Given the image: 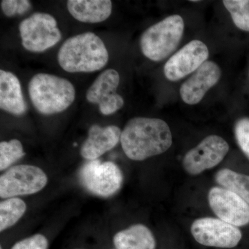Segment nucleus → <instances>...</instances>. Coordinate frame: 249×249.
I'll return each mask as SVG.
<instances>
[{"mask_svg":"<svg viewBox=\"0 0 249 249\" xmlns=\"http://www.w3.org/2000/svg\"><path fill=\"white\" fill-rule=\"evenodd\" d=\"M120 142L129 160L141 161L169 150L173 136L169 126L162 119L136 117L124 126Z\"/></svg>","mask_w":249,"mask_h":249,"instance_id":"nucleus-1","label":"nucleus"},{"mask_svg":"<svg viewBox=\"0 0 249 249\" xmlns=\"http://www.w3.org/2000/svg\"><path fill=\"white\" fill-rule=\"evenodd\" d=\"M58 61L65 71L89 73L106 66L109 53L97 35L86 32L70 37L62 44L58 51Z\"/></svg>","mask_w":249,"mask_h":249,"instance_id":"nucleus-2","label":"nucleus"},{"mask_svg":"<svg viewBox=\"0 0 249 249\" xmlns=\"http://www.w3.org/2000/svg\"><path fill=\"white\" fill-rule=\"evenodd\" d=\"M29 93L34 107L44 115L66 110L76 98V90L70 80L48 73H37L31 78Z\"/></svg>","mask_w":249,"mask_h":249,"instance_id":"nucleus-3","label":"nucleus"},{"mask_svg":"<svg viewBox=\"0 0 249 249\" xmlns=\"http://www.w3.org/2000/svg\"><path fill=\"white\" fill-rule=\"evenodd\" d=\"M184 31V22L179 15L168 16L144 31L141 49L152 61L165 60L179 45Z\"/></svg>","mask_w":249,"mask_h":249,"instance_id":"nucleus-4","label":"nucleus"},{"mask_svg":"<svg viewBox=\"0 0 249 249\" xmlns=\"http://www.w3.org/2000/svg\"><path fill=\"white\" fill-rule=\"evenodd\" d=\"M24 48L34 53L43 52L56 45L62 38L56 19L45 13H36L19 26Z\"/></svg>","mask_w":249,"mask_h":249,"instance_id":"nucleus-5","label":"nucleus"},{"mask_svg":"<svg viewBox=\"0 0 249 249\" xmlns=\"http://www.w3.org/2000/svg\"><path fill=\"white\" fill-rule=\"evenodd\" d=\"M47 182V175L39 167L15 165L0 177V196L9 199L35 194L42 191Z\"/></svg>","mask_w":249,"mask_h":249,"instance_id":"nucleus-6","label":"nucleus"},{"mask_svg":"<svg viewBox=\"0 0 249 249\" xmlns=\"http://www.w3.org/2000/svg\"><path fill=\"white\" fill-rule=\"evenodd\" d=\"M79 178L88 191L103 197L117 193L124 181L122 172L116 163L98 160L85 163L80 170Z\"/></svg>","mask_w":249,"mask_h":249,"instance_id":"nucleus-7","label":"nucleus"},{"mask_svg":"<svg viewBox=\"0 0 249 249\" xmlns=\"http://www.w3.org/2000/svg\"><path fill=\"white\" fill-rule=\"evenodd\" d=\"M191 233L201 245L231 249L238 245L242 235L240 229L219 218L202 217L192 224Z\"/></svg>","mask_w":249,"mask_h":249,"instance_id":"nucleus-8","label":"nucleus"},{"mask_svg":"<svg viewBox=\"0 0 249 249\" xmlns=\"http://www.w3.org/2000/svg\"><path fill=\"white\" fill-rule=\"evenodd\" d=\"M229 151V145L222 137L210 135L189 150L183 159V169L191 175H198L219 165Z\"/></svg>","mask_w":249,"mask_h":249,"instance_id":"nucleus-9","label":"nucleus"},{"mask_svg":"<svg viewBox=\"0 0 249 249\" xmlns=\"http://www.w3.org/2000/svg\"><path fill=\"white\" fill-rule=\"evenodd\" d=\"M210 207L219 219L236 227L249 224V204L222 187L211 188L208 195Z\"/></svg>","mask_w":249,"mask_h":249,"instance_id":"nucleus-10","label":"nucleus"},{"mask_svg":"<svg viewBox=\"0 0 249 249\" xmlns=\"http://www.w3.org/2000/svg\"><path fill=\"white\" fill-rule=\"evenodd\" d=\"M209 51L207 46L200 40L188 42L165 63L163 72L170 81H178L196 71L207 61Z\"/></svg>","mask_w":249,"mask_h":249,"instance_id":"nucleus-11","label":"nucleus"},{"mask_svg":"<svg viewBox=\"0 0 249 249\" xmlns=\"http://www.w3.org/2000/svg\"><path fill=\"white\" fill-rule=\"evenodd\" d=\"M120 83L117 71L109 69L102 72L90 86L86 93L89 103L98 104L103 115H111L121 109L124 100L116 93Z\"/></svg>","mask_w":249,"mask_h":249,"instance_id":"nucleus-12","label":"nucleus"},{"mask_svg":"<svg viewBox=\"0 0 249 249\" xmlns=\"http://www.w3.org/2000/svg\"><path fill=\"white\" fill-rule=\"evenodd\" d=\"M222 72L217 63L206 61L180 88V96L188 105L198 104L209 89L217 84Z\"/></svg>","mask_w":249,"mask_h":249,"instance_id":"nucleus-13","label":"nucleus"},{"mask_svg":"<svg viewBox=\"0 0 249 249\" xmlns=\"http://www.w3.org/2000/svg\"><path fill=\"white\" fill-rule=\"evenodd\" d=\"M122 131L116 125L91 126L88 137L80 148V155L89 160H96L119 143Z\"/></svg>","mask_w":249,"mask_h":249,"instance_id":"nucleus-14","label":"nucleus"},{"mask_svg":"<svg viewBox=\"0 0 249 249\" xmlns=\"http://www.w3.org/2000/svg\"><path fill=\"white\" fill-rule=\"evenodd\" d=\"M0 108L16 116L27 111L19 79L14 73L3 70H0Z\"/></svg>","mask_w":249,"mask_h":249,"instance_id":"nucleus-15","label":"nucleus"},{"mask_svg":"<svg viewBox=\"0 0 249 249\" xmlns=\"http://www.w3.org/2000/svg\"><path fill=\"white\" fill-rule=\"evenodd\" d=\"M67 5L73 18L85 23L102 22L112 11V2L109 0H70Z\"/></svg>","mask_w":249,"mask_h":249,"instance_id":"nucleus-16","label":"nucleus"},{"mask_svg":"<svg viewBox=\"0 0 249 249\" xmlns=\"http://www.w3.org/2000/svg\"><path fill=\"white\" fill-rule=\"evenodd\" d=\"M113 241L116 249L156 248V240L153 234L143 224H134L117 232Z\"/></svg>","mask_w":249,"mask_h":249,"instance_id":"nucleus-17","label":"nucleus"},{"mask_svg":"<svg viewBox=\"0 0 249 249\" xmlns=\"http://www.w3.org/2000/svg\"><path fill=\"white\" fill-rule=\"evenodd\" d=\"M216 183L232 192L249 204V175L223 168L214 175Z\"/></svg>","mask_w":249,"mask_h":249,"instance_id":"nucleus-18","label":"nucleus"},{"mask_svg":"<svg viewBox=\"0 0 249 249\" xmlns=\"http://www.w3.org/2000/svg\"><path fill=\"white\" fill-rule=\"evenodd\" d=\"M27 211V205L20 198L6 199L0 203V231L13 227Z\"/></svg>","mask_w":249,"mask_h":249,"instance_id":"nucleus-19","label":"nucleus"},{"mask_svg":"<svg viewBox=\"0 0 249 249\" xmlns=\"http://www.w3.org/2000/svg\"><path fill=\"white\" fill-rule=\"evenodd\" d=\"M222 2L236 27L249 32V0H224Z\"/></svg>","mask_w":249,"mask_h":249,"instance_id":"nucleus-20","label":"nucleus"},{"mask_svg":"<svg viewBox=\"0 0 249 249\" xmlns=\"http://www.w3.org/2000/svg\"><path fill=\"white\" fill-rule=\"evenodd\" d=\"M25 155L22 142L18 139L0 142V170H4Z\"/></svg>","mask_w":249,"mask_h":249,"instance_id":"nucleus-21","label":"nucleus"},{"mask_svg":"<svg viewBox=\"0 0 249 249\" xmlns=\"http://www.w3.org/2000/svg\"><path fill=\"white\" fill-rule=\"evenodd\" d=\"M234 132L237 145L249 160V118H242L236 122Z\"/></svg>","mask_w":249,"mask_h":249,"instance_id":"nucleus-22","label":"nucleus"},{"mask_svg":"<svg viewBox=\"0 0 249 249\" xmlns=\"http://www.w3.org/2000/svg\"><path fill=\"white\" fill-rule=\"evenodd\" d=\"M1 8L5 16L13 17L16 15H23L31 8L30 1L28 0H3Z\"/></svg>","mask_w":249,"mask_h":249,"instance_id":"nucleus-23","label":"nucleus"},{"mask_svg":"<svg viewBox=\"0 0 249 249\" xmlns=\"http://www.w3.org/2000/svg\"><path fill=\"white\" fill-rule=\"evenodd\" d=\"M48 240L42 234H36L19 241L11 249H47Z\"/></svg>","mask_w":249,"mask_h":249,"instance_id":"nucleus-24","label":"nucleus"}]
</instances>
